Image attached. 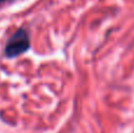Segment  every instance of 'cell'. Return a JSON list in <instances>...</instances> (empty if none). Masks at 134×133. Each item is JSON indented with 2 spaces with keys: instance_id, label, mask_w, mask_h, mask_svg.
I'll use <instances>...</instances> for the list:
<instances>
[{
  "instance_id": "1",
  "label": "cell",
  "mask_w": 134,
  "mask_h": 133,
  "mask_svg": "<svg viewBox=\"0 0 134 133\" xmlns=\"http://www.w3.org/2000/svg\"><path fill=\"white\" fill-rule=\"evenodd\" d=\"M30 35L28 32L24 28L16 31L13 35L11 37V39L8 40L5 48V53L8 58H14L18 57L20 54L25 53L30 47Z\"/></svg>"
},
{
  "instance_id": "2",
  "label": "cell",
  "mask_w": 134,
  "mask_h": 133,
  "mask_svg": "<svg viewBox=\"0 0 134 133\" xmlns=\"http://www.w3.org/2000/svg\"><path fill=\"white\" fill-rule=\"evenodd\" d=\"M6 1H11V0H0V4H2V2H6Z\"/></svg>"
}]
</instances>
